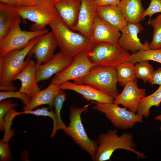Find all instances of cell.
I'll use <instances>...</instances> for the list:
<instances>
[{"label":"cell","mask_w":161,"mask_h":161,"mask_svg":"<svg viewBox=\"0 0 161 161\" xmlns=\"http://www.w3.org/2000/svg\"><path fill=\"white\" fill-rule=\"evenodd\" d=\"M89 104L79 108L71 106L70 108V123L64 130L80 147L86 151L95 160L98 143V141L90 139L85 131L81 119V115L86 111Z\"/></svg>","instance_id":"obj_6"},{"label":"cell","mask_w":161,"mask_h":161,"mask_svg":"<svg viewBox=\"0 0 161 161\" xmlns=\"http://www.w3.org/2000/svg\"><path fill=\"white\" fill-rule=\"evenodd\" d=\"M120 0H94L96 7L109 5H118Z\"/></svg>","instance_id":"obj_38"},{"label":"cell","mask_w":161,"mask_h":161,"mask_svg":"<svg viewBox=\"0 0 161 161\" xmlns=\"http://www.w3.org/2000/svg\"><path fill=\"white\" fill-rule=\"evenodd\" d=\"M14 7L21 18L33 23L32 30L44 29L53 20L60 16L54 0H38L33 5Z\"/></svg>","instance_id":"obj_5"},{"label":"cell","mask_w":161,"mask_h":161,"mask_svg":"<svg viewBox=\"0 0 161 161\" xmlns=\"http://www.w3.org/2000/svg\"><path fill=\"white\" fill-rule=\"evenodd\" d=\"M151 60L161 64V49H151L141 50L131 54L129 61L135 64L143 61Z\"/></svg>","instance_id":"obj_27"},{"label":"cell","mask_w":161,"mask_h":161,"mask_svg":"<svg viewBox=\"0 0 161 161\" xmlns=\"http://www.w3.org/2000/svg\"><path fill=\"white\" fill-rule=\"evenodd\" d=\"M81 4L76 25L71 29L88 38L91 35L93 24L97 15L94 0H81Z\"/></svg>","instance_id":"obj_16"},{"label":"cell","mask_w":161,"mask_h":161,"mask_svg":"<svg viewBox=\"0 0 161 161\" xmlns=\"http://www.w3.org/2000/svg\"><path fill=\"white\" fill-rule=\"evenodd\" d=\"M89 85L114 99L119 94L115 67L96 65L84 76L73 81Z\"/></svg>","instance_id":"obj_4"},{"label":"cell","mask_w":161,"mask_h":161,"mask_svg":"<svg viewBox=\"0 0 161 161\" xmlns=\"http://www.w3.org/2000/svg\"><path fill=\"white\" fill-rule=\"evenodd\" d=\"M11 2V3H12V2H13V1L14 0H10Z\"/></svg>","instance_id":"obj_41"},{"label":"cell","mask_w":161,"mask_h":161,"mask_svg":"<svg viewBox=\"0 0 161 161\" xmlns=\"http://www.w3.org/2000/svg\"><path fill=\"white\" fill-rule=\"evenodd\" d=\"M135 64L128 60L115 67L118 82L120 86H124L128 82L137 79Z\"/></svg>","instance_id":"obj_25"},{"label":"cell","mask_w":161,"mask_h":161,"mask_svg":"<svg viewBox=\"0 0 161 161\" xmlns=\"http://www.w3.org/2000/svg\"><path fill=\"white\" fill-rule=\"evenodd\" d=\"M38 0H14L12 4L15 7H23L34 5L36 3Z\"/></svg>","instance_id":"obj_37"},{"label":"cell","mask_w":161,"mask_h":161,"mask_svg":"<svg viewBox=\"0 0 161 161\" xmlns=\"http://www.w3.org/2000/svg\"><path fill=\"white\" fill-rule=\"evenodd\" d=\"M98 16L120 32L126 27L127 22L117 5H109L97 7Z\"/></svg>","instance_id":"obj_20"},{"label":"cell","mask_w":161,"mask_h":161,"mask_svg":"<svg viewBox=\"0 0 161 161\" xmlns=\"http://www.w3.org/2000/svg\"><path fill=\"white\" fill-rule=\"evenodd\" d=\"M95 104L92 109L104 113L116 128L125 129L133 127L137 123L143 122V116L122 108L114 103H100L92 101Z\"/></svg>","instance_id":"obj_9"},{"label":"cell","mask_w":161,"mask_h":161,"mask_svg":"<svg viewBox=\"0 0 161 161\" xmlns=\"http://www.w3.org/2000/svg\"><path fill=\"white\" fill-rule=\"evenodd\" d=\"M61 89V85L51 83L47 88L40 90L31 98L29 102L23 107V111L32 110L44 105H48L51 109L53 107L54 97Z\"/></svg>","instance_id":"obj_21"},{"label":"cell","mask_w":161,"mask_h":161,"mask_svg":"<svg viewBox=\"0 0 161 161\" xmlns=\"http://www.w3.org/2000/svg\"><path fill=\"white\" fill-rule=\"evenodd\" d=\"M19 15L11 5L0 4V40L10 30L15 18Z\"/></svg>","instance_id":"obj_23"},{"label":"cell","mask_w":161,"mask_h":161,"mask_svg":"<svg viewBox=\"0 0 161 161\" xmlns=\"http://www.w3.org/2000/svg\"><path fill=\"white\" fill-rule=\"evenodd\" d=\"M98 145L95 157L96 161H105L110 160L114 152L118 149H123L132 151L138 158L144 159L143 153L136 150L135 145L132 135L124 133L119 136L116 129L109 130L100 134L97 140Z\"/></svg>","instance_id":"obj_3"},{"label":"cell","mask_w":161,"mask_h":161,"mask_svg":"<svg viewBox=\"0 0 161 161\" xmlns=\"http://www.w3.org/2000/svg\"><path fill=\"white\" fill-rule=\"evenodd\" d=\"M57 46V41L51 31L40 36L28 55H34L37 66L49 60L55 55Z\"/></svg>","instance_id":"obj_15"},{"label":"cell","mask_w":161,"mask_h":161,"mask_svg":"<svg viewBox=\"0 0 161 161\" xmlns=\"http://www.w3.org/2000/svg\"><path fill=\"white\" fill-rule=\"evenodd\" d=\"M161 103V86L154 93L143 98L139 105L137 113L145 117L150 114V110L153 106H159Z\"/></svg>","instance_id":"obj_24"},{"label":"cell","mask_w":161,"mask_h":161,"mask_svg":"<svg viewBox=\"0 0 161 161\" xmlns=\"http://www.w3.org/2000/svg\"><path fill=\"white\" fill-rule=\"evenodd\" d=\"M61 89L72 90L82 95L87 101L112 103L114 99L103 92L87 84H78L69 81L61 84Z\"/></svg>","instance_id":"obj_18"},{"label":"cell","mask_w":161,"mask_h":161,"mask_svg":"<svg viewBox=\"0 0 161 161\" xmlns=\"http://www.w3.org/2000/svg\"><path fill=\"white\" fill-rule=\"evenodd\" d=\"M148 82L152 86L158 84L161 86V67L154 71Z\"/></svg>","instance_id":"obj_36"},{"label":"cell","mask_w":161,"mask_h":161,"mask_svg":"<svg viewBox=\"0 0 161 161\" xmlns=\"http://www.w3.org/2000/svg\"><path fill=\"white\" fill-rule=\"evenodd\" d=\"M49 25L61 52L69 57L73 58L81 54L88 53L95 44L89 38L74 31L60 16L53 20Z\"/></svg>","instance_id":"obj_1"},{"label":"cell","mask_w":161,"mask_h":161,"mask_svg":"<svg viewBox=\"0 0 161 161\" xmlns=\"http://www.w3.org/2000/svg\"><path fill=\"white\" fill-rule=\"evenodd\" d=\"M0 91V102L7 98H15L21 100L25 105H27L29 102L30 98L26 94L19 90L17 91Z\"/></svg>","instance_id":"obj_32"},{"label":"cell","mask_w":161,"mask_h":161,"mask_svg":"<svg viewBox=\"0 0 161 161\" xmlns=\"http://www.w3.org/2000/svg\"><path fill=\"white\" fill-rule=\"evenodd\" d=\"M137 83V79L127 83L113 103L121 105L130 111L137 113L141 100L146 96L145 89L139 88Z\"/></svg>","instance_id":"obj_13"},{"label":"cell","mask_w":161,"mask_h":161,"mask_svg":"<svg viewBox=\"0 0 161 161\" xmlns=\"http://www.w3.org/2000/svg\"><path fill=\"white\" fill-rule=\"evenodd\" d=\"M154 28L152 41L149 44L150 48L152 49H161V13L157 17L148 22Z\"/></svg>","instance_id":"obj_28"},{"label":"cell","mask_w":161,"mask_h":161,"mask_svg":"<svg viewBox=\"0 0 161 161\" xmlns=\"http://www.w3.org/2000/svg\"><path fill=\"white\" fill-rule=\"evenodd\" d=\"M160 13H161V0H150L149 4L145 10L141 18L143 20L145 17L149 16V19L148 22H149L152 16L154 14Z\"/></svg>","instance_id":"obj_34"},{"label":"cell","mask_w":161,"mask_h":161,"mask_svg":"<svg viewBox=\"0 0 161 161\" xmlns=\"http://www.w3.org/2000/svg\"><path fill=\"white\" fill-rule=\"evenodd\" d=\"M154 71L152 66L149 63L148 61H142L135 64L136 78L142 79L144 83L148 81Z\"/></svg>","instance_id":"obj_29"},{"label":"cell","mask_w":161,"mask_h":161,"mask_svg":"<svg viewBox=\"0 0 161 161\" xmlns=\"http://www.w3.org/2000/svg\"><path fill=\"white\" fill-rule=\"evenodd\" d=\"M0 3L9 5H12L11 2L10 0H0Z\"/></svg>","instance_id":"obj_39"},{"label":"cell","mask_w":161,"mask_h":161,"mask_svg":"<svg viewBox=\"0 0 161 161\" xmlns=\"http://www.w3.org/2000/svg\"><path fill=\"white\" fill-rule=\"evenodd\" d=\"M128 23L140 22L145 11L142 0H120L118 4Z\"/></svg>","instance_id":"obj_22"},{"label":"cell","mask_w":161,"mask_h":161,"mask_svg":"<svg viewBox=\"0 0 161 161\" xmlns=\"http://www.w3.org/2000/svg\"><path fill=\"white\" fill-rule=\"evenodd\" d=\"M18 106L17 103L10 100H3L0 103V129L4 130V117L5 114L10 109Z\"/></svg>","instance_id":"obj_33"},{"label":"cell","mask_w":161,"mask_h":161,"mask_svg":"<svg viewBox=\"0 0 161 161\" xmlns=\"http://www.w3.org/2000/svg\"><path fill=\"white\" fill-rule=\"evenodd\" d=\"M31 56L28 55L25 66L13 79V81L18 80L21 81V86L19 91L30 98L40 91L36 79V63L31 59Z\"/></svg>","instance_id":"obj_11"},{"label":"cell","mask_w":161,"mask_h":161,"mask_svg":"<svg viewBox=\"0 0 161 161\" xmlns=\"http://www.w3.org/2000/svg\"><path fill=\"white\" fill-rule=\"evenodd\" d=\"M39 37L33 39L21 49L13 50L0 56L1 90L13 91L16 90V88L13 83V78L25 66L26 63L25 58Z\"/></svg>","instance_id":"obj_2"},{"label":"cell","mask_w":161,"mask_h":161,"mask_svg":"<svg viewBox=\"0 0 161 161\" xmlns=\"http://www.w3.org/2000/svg\"><path fill=\"white\" fill-rule=\"evenodd\" d=\"M47 107H43L38 108L35 110H30L18 112V115L21 114H31L36 116L49 117L52 118L53 121L52 130L54 129L56 124V119L54 112L52 110L49 111Z\"/></svg>","instance_id":"obj_31"},{"label":"cell","mask_w":161,"mask_h":161,"mask_svg":"<svg viewBox=\"0 0 161 161\" xmlns=\"http://www.w3.org/2000/svg\"><path fill=\"white\" fill-rule=\"evenodd\" d=\"M154 118L155 120H159L160 121L161 123V114L155 117ZM160 130L161 132V125L160 127Z\"/></svg>","instance_id":"obj_40"},{"label":"cell","mask_w":161,"mask_h":161,"mask_svg":"<svg viewBox=\"0 0 161 161\" xmlns=\"http://www.w3.org/2000/svg\"><path fill=\"white\" fill-rule=\"evenodd\" d=\"M54 1H56L57 0H54Z\"/></svg>","instance_id":"obj_42"},{"label":"cell","mask_w":161,"mask_h":161,"mask_svg":"<svg viewBox=\"0 0 161 161\" xmlns=\"http://www.w3.org/2000/svg\"><path fill=\"white\" fill-rule=\"evenodd\" d=\"M88 55L90 61L97 65L116 67L129 60L131 54L118 44L100 42L95 44Z\"/></svg>","instance_id":"obj_8"},{"label":"cell","mask_w":161,"mask_h":161,"mask_svg":"<svg viewBox=\"0 0 161 161\" xmlns=\"http://www.w3.org/2000/svg\"><path fill=\"white\" fill-rule=\"evenodd\" d=\"M88 52L75 57L70 64L61 72L55 75L51 83L61 85L68 81H74L84 76L95 66L90 60Z\"/></svg>","instance_id":"obj_10"},{"label":"cell","mask_w":161,"mask_h":161,"mask_svg":"<svg viewBox=\"0 0 161 161\" xmlns=\"http://www.w3.org/2000/svg\"><path fill=\"white\" fill-rule=\"evenodd\" d=\"M54 2L60 17L72 29L77 24L81 0H57Z\"/></svg>","instance_id":"obj_19"},{"label":"cell","mask_w":161,"mask_h":161,"mask_svg":"<svg viewBox=\"0 0 161 161\" xmlns=\"http://www.w3.org/2000/svg\"><path fill=\"white\" fill-rule=\"evenodd\" d=\"M21 19L19 16L15 18L9 32L0 40V56L13 50L21 49L33 39L48 32V30L45 29L23 30L20 27Z\"/></svg>","instance_id":"obj_7"},{"label":"cell","mask_w":161,"mask_h":161,"mask_svg":"<svg viewBox=\"0 0 161 161\" xmlns=\"http://www.w3.org/2000/svg\"><path fill=\"white\" fill-rule=\"evenodd\" d=\"M66 95L63 90L61 89L55 95L53 101V106L55 109V114L56 119L55 129L52 130L50 136L53 137L58 130L64 131L67 127L62 121L61 116V112L63 104L66 100Z\"/></svg>","instance_id":"obj_26"},{"label":"cell","mask_w":161,"mask_h":161,"mask_svg":"<svg viewBox=\"0 0 161 161\" xmlns=\"http://www.w3.org/2000/svg\"><path fill=\"white\" fill-rule=\"evenodd\" d=\"M8 143L2 140L0 141V161H8L11 159V152Z\"/></svg>","instance_id":"obj_35"},{"label":"cell","mask_w":161,"mask_h":161,"mask_svg":"<svg viewBox=\"0 0 161 161\" xmlns=\"http://www.w3.org/2000/svg\"><path fill=\"white\" fill-rule=\"evenodd\" d=\"M17 112L13 108L9 110L5 115L4 118V134L1 139L8 142L11 138L14 135L13 129H11L12 121L17 115Z\"/></svg>","instance_id":"obj_30"},{"label":"cell","mask_w":161,"mask_h":161,"mask_svg":"<svg viewBox=\"0 0 161 161\" xmlns=\"http://www.w3.org/2000/svg\"><path fill=\"white\" fill-rule=\"evenodd\" d=\"M143 30L139 22L136 24L128 23L126 26L121 32V35L118 41V44L127 51H130L132 53L137 52L150 49L148 42L142 43L138 37V34Z\"/></svg>","instance_id":"obj_12"},{"label":"cell","mask_w":161,"mask_h":161,"mask_svg":"<svg viewBox=\"0 0 161 161\" xmlns=\"http://www.w3.org/2000/svg\"><path fill=\"white\" fill-rule=\"evenodd\" d=\"M120 32L97 15L93 24L91 35L89 38L95 44L104 42L118 44Z\"/></svg>","instance_id":"obj_17"},{"label":"cell","mask_w":161,"mask_h":161,"mask_svg":"<svg viewBox=\"0 0 161 161\" xmlns=\"http://www.w3.org/2000/svg\"><path fill=\"white\" fill-rule=\"evenodd\" d=\"M73 59L61 52L55 54L46 63L36 66L37 82L48 80L61 72L70 64Z\"/></svg>","instance_id":"obj_14"}]
</instances>
